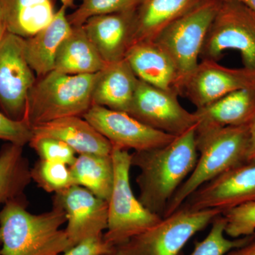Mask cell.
Listing matches in <instances>:
<instances>
[{"mask_svg":"<svg viewBox=\"0 0 255 255\" xmlns=\"http://www.w3.org/2000/svg\"><path fill=\"white\" fill-rule=\"evenodd\" d=\"M138 79L126 59L107 64L97 73L92 94V105L128 113Z\"/></svg>","mask_w":255,"mask_h":255,"instance_id":"obj_20","label":"cell"},{"mask_svg":"<svg viewBox=\"0 0 255 255\" xmlns=\"http://www.w3.org/2000/svg\"><path fill=\"white\" fill-rule=\"evenodd\" d=\"M221 214L219 209L196 211L180 206L147 231L116 246L114 255H179L194 235Z\"/></svg>","mask_w":255,"mask_h":255,"instance_id":"obj_7","label":"cell"},{"mask_svg":"<svg viewBox=\"0 0 255 255\" xmlns=\"http://www.w3.org/2000/svg\"><path fill=\"white\" fill-rule=\"evenodd\" d=\"M255 87V73L246 68H229L211 60H202L183 90L196 109L241 89Z\"/></svg>","mask_w":255,"mask_h":255,"instance_id":"obj_14","label":"cell"},{"mask_svg":"<svg viewBox=\"0 0 255 255\" xmlns=\"http://www.w3.org/2000/svg\"><path fill=\"white\" fill-rule=\"evenodd\" d=\"M125 59L138 80L177 94V73L174 64L155 42H142L133 45L128 50Z\"/></svg>","mask_w":255,"mask_h":255,"instance_id":"obj_21","label":"cell"},{"mask_svg":"<svg viewBox=\"0 0 255 255\" xmlns=\"http://www.w3.org/2000/svg\"><path fill=\"white\" fill-rule=\"evenodd\" d=\"M57 0H0L6 31L26 39L54 17Z\"/></svg>","mask_w":255,"mask_h":255,"instance_id":"obj_22","label":"cell"},{"mask_svg":"<svg viewBox=\"0 0 255 255\" xmlns=\"http://www.w3.org/2000/svg\"><path fill=\"white\" fill-rule=\"evenodd\" d=\"M32 137H53L76 153L112 155L113 145L82 117H69L32 127Z\"/></svg>","mask_w":255,"mask_h":255,"instance_id":"obj_16","label":"cell"},{"mask_svg":"<svg viewBox=\"0 0 255 255\" xmlns=\"http://www.w3.org/2000/svg\"><path fill=\"white\" fill-rule=\"evenodd\" d=\"M201 1L142 0L134 11L130 48L136 43L155 41L167 26Z\"/></svg>","mask_w":255,"mask_h":255,"instance_id":"obj_18","label":"cell"},{"mask_svg":"<svg viewBox=\"0 0 255 255\" xmlns=\"http://www.w3.org/2000/svg\"><path fill=\"white\" fill-rule=\"evenodd\" d=\"M226 223L222 214L219 215L211 223L209 234L202 241L196 242L194 251L189 255H226L231 250L244 246L254 237L255 234L228 239L225 237Z\"/></svg>","mask_w":255,"mask_h":255,"instance_id":"obj_26","label":"cell"},{"mask_svg":"<svg viewBox=\"0 0 255 255\" xmlns=\"http://www.w3.org/2000/svg\"><path fill=\"white\" fill-rule=\"evenodd\" d=\"M142 0H80V4L68 15L73 26H82L92 16L134 10Z\"/></svg>","mask_w":255,"mask_h":255,"instance_id":"obj_28","label":"cell"},{"mask_svg":"<svg viewBox=\"0 0 255 255\" xmlns=\"http://www.w3.org/2000/svg\"><path fill=\"white\" fill-rule=\"evenodd\" d=\"M229 50L239 52L244 68L255 73V12L241 3L221 1L200 58L217 61Z\"/></svg>","mask_w":255,"mask_h":255,"instance_id":"obj_8","label":"cell"},{"mask_svg":"<svg viewBox=\"0 0 255 255\" xmlns=\"http://www.w3.org/2000/svg\"><path fill=\"white\" fill-rule=\"evenodd\" d=\"M26 196L8 201L0 211V255H60L70 249L63 210L41 214L27 211Z\"/></svg>","mask_w":255,"mask_h":255,"instance_id":"obj_2","label":"cell"},{"mask_svg":"<svg viewBox=\"0 0 255 255\" xmlns=\"http://www.w3.org/2000/svg\"><path fill=\"white\" fill-rule=\"evenodd\" d=\"M96 130L122 150H148L169 144L177 136L145 125L130 114L92 105L83 115Z\"/></svg>","mask_w":255,"mask_h":255,"instance_id":"obj_11","label":"cell"},{"mask_svg":"<svg viewBox=\"0 0 255 255\" xmlns=\"http://www.w3.org/2000/svg\"><path fill=\"white\" fill-rule=\"evenodd\" d=\"M220 1H236V2L241 3L255 12V0H220Z\"/></svg>","mask_w":255,"mask_h":255,"instance_id":"obj_35","label":"cell"},{"mask_svg":"<svg viewBox=\"0 0 255 255\" xmlns=\"http://www.w3.org/2000/svg\"><path fill=\"white\" fill-rule=\"evenodd\" d=\"M97 75H68L53 70L37 78L28 94L23 120L32 128L65 117H83L92 105Z\"/></svg>","mask_w":255,"mask_h":255,"instance_id":"obj_4","label":"cell"},{"mask_svg":"<svg viewBox=\"0 0 255 255\" xmlns=\"http://www.w3.org/2000/svg\"><path fill=\"white\" fill-rule=\"evenodd\" d=\"M112 157L114 187L108 202V228L104 238L116 247L155 226L162 217L146 209L132 192L130 183L131 154L113 147Z\"/></svg>","mask_w":255,"mask_h":255,"instance_id":"obj_6","label":"cell"},{"mask_svg":"<svg viewBox=\"0 0 255 255\" xmlns=\"http://www.w3.org/2000/svg\"><path fill=\"white\" fill-rule=\"evenodd\" d=\"M6 32L7 31H6V26H5L4 18H3L2 14L1 12V9H0V42L4 38Z\"/></svg>","mask_w":255,"mask_h":255,"instance_id":"obj_36","label":"cell"},{"mask_svg":"<svg viewBox=\"0 0 255 255\" xmlns=\"http://www.w3.org/2000/svg\"><path fill=\"white\" fill-rule=\"evenodd\" d=\"M255 160V119L249 126V148L248 161Z\"/></svg>","mask_w":255,"mask_h":255,"instance_id":"obj_34","label":"cell"},{"mask_svg":"<svg viewBox=\"0 0 255 255\" xmlns=\"http://www.w3.org/2000/svg\"><path fill=\"white\" fill-rule=\"evenodd\" d=\"M226 255H255V235L244 246L231 250Z\"/></svg>","mask_w":255,"mask_h":255,"instance_id":"obj_33","label":"cell"},{"mask_svg":"<svg viewBox=\"0 0 255 255\" xmlns=\"http://www.w3.org/2000/svg\"><path fill=\"white\" fill-rule=\"evenodd\" d=\"M196 130V126L167 145L131 154V166L140 170L135 180L139 188L137 199L146 209L161 217L195 167L199 157Z\"/></svg>","mask_w":255,"mask_h":255,"instance_id":"obj_1","label":"cell"},{"mask_svg":"<svg viewBox=\"0 0 255 255\" xmlns=\"http://www.w3.org/2000/svg\"><path fill=\"white\" fill-rule=\"evenodd\" d=\"M31 148L40 159L71 166L76 159V152L65 142L53 137H31Z\"/></svg>","mask_w":255,"mask_h":255,"instance_id":"obj_30","label":"cell"},{"mask_svg":"<svg viewBox=\"0 0 255 255\" xmlns=\"http://www.w3.org/2000/svg\"><path fill=\"white\" fill-rule=\"evenodd\" d=\"M115 246L107 243L104 234L84 240L60 255H114Z\"/></svg>","mask_w":255,"mask_h":255,"instance_id":"obj_32","label":"cell"},{"mask_svg":"<svg viewBox=\"0 0 255 255\" xmlns=\"http://www.w3.org/2000/svg\"><path fill=\"white\" fill-rule=\"evenodd\" d=\"M221 2L220 0H202L171 23L154 41L174 64L179 96H182L186 83L199 64L206 35Z\"/></svg>","mask_w":255,"mask_h":255,"instance_id":"obj_5","label":"cell"},{"mask_svg":"<svg viewBox=\"0 0 255 255\" xmlns=\"http://www.w3.org/2000/svg\"><path fill=\"white\" fill-rule=\"evenodd\" d=\"M253 201H255V160L246 161L203 184L182 206L196 211L219 209L223 212Z\"/></svg>","mask_w":255,"mask_h":255,"instance_id":"obj_12","label":"cell"},{"mask_svg":"<svg viewBox=\"0 0 255 255\" xmlns=\"http://www.w3.org/2000/svg\"><path fill=\"white\" fill-rule=\"evenodd\" d=\"M69 167L74 184L85 187L97 197L109 202L114 181L112 155H79Z\"/></svg>","mask_w":255,"mask_h":255,"instance_id":"obj_24","label":"cell"},{"mask_svg":"<svg viewBox=\"0 0 255 255\" xmlns=\"http://www.w3.org/2000/svg\"><path fill=\"white\" fill-rule=\"evenodd\" d=\"M135 9L92 16L82 25L106 63L125 59L130 46Z\"/></svg>","mask_w":255,"mask_h":255,"instance_id":"obj_15","label":"cell"},{"mask_svg":"<svg viewBox=\"0 0 255 255\" xmlns=\"http://www.w3.org/2000/svg\"><path fill=\"white\" fill-rule=\"evenodd\" d=\"M31 180L47 193H58L74 185L70 167L39 159L31 168Z\"/></svg>","mask_w":255,"mask_h":255,"instance_id":"obj_27","label":"cell"},{"mask_svg":"<svg viewBox=\"0 0 255 255\" xmlns=\"http://www.w3.org/2000/svg\"><path fill=\"white\" fill-rule=\"evenodd\" d=\"M31 137V128L24 120H11L0 112V140L23 147Z\"/></svg>","mask_w":255,"mask_h":255,"instance_id":"obj_31","label":"cell"},{"mask_svg":"<svg viewBox=\"0 0 255 255\" xmlns=\"http://www.w3.org/2000/svg\"><path fill=\"white\" fill-rule=\"evenodd\" d=\"M197 162L169 201L162 217L177 211L203 184L248 161L249 126L196 129Z\"/></svg>","mask_w":255,"mask_h":255,"instance_id":"obj_3","label":"cell"},{"mask_svg":"<svg viewBox=\"0 0 255 255\" xmlns=\"http://www.w3.org/2000/svg\"><path fill=\"white\" fill-rule=\"evenodd\" d=\"M25 53V39L6 32L0 42V112L23 121L28 94L36 81Z\"/></svg>","mask_w":255,"mask_h":255,"instance_id":"obj_9","label":"cell"},{"mask_svg":"<svg viewBox=\"0 0 255 255\" xmlns=\"http://www.w3.org/2000/svg\"><path fill=\"white\" fill-rule=\"evenodd\" d=\"M76 1L77 0H61V2L66 3V4L69 5L70 7H72Z\"/></svg>","mask_w":255,"mask_h":255,"instance_id":"obj_37","label":"cell"},{"mask_svg":"<svg viewBox=\"0 0 255 255\" xmlns=\"http://www.w3.org/2000/svg\"><path fill=\"white\" fill-rule=\"evenodd\" d=\"M107 65L83 26H73L57 53L54 70L68 75H89L99 73Z\"/></svg>","mask_w":255,"mask_h":255,"instance_id":"obj_23","label":"cell"},{"mask_svg":"<svg viewBox=\"0 0 255 255\" xmlns=\"http://www.w3.org/2000/svg\"><path fill=\"white\" fill-rule=\"evenodd\" d=\"M53 206L65 212V231L71 248L87 238L103 234L108 228V202L85 187L74 184L55 193Z\"/></svg>","mask_w":255,"mask_h":255,"instance_id":"obj_13","label":"cell"},{"mask_svg":"<svg viewBox=\"0 0 255 255\" xmlns=\"http://www.w3.org/2000/svg\"><path fill=\"white\" fill-rule=\"evenodd\" d=\"M23 147L6 142L0 150V204L25 196L31 182V167Z\"/></svg>","mask_w":255,"mask_h":255,"instance_id":"obj_25","label":"cell"},{"mask_svg":"<svg viewBox=\"0 0 255 255\" xmlns=\"http://www.w3.org/2000/svg\"><path fill=\"white\" fill-rule=\"evenodd\" d=\"M194 113L199 130L250 126L255 119V87L231 92Z\"/></svg>","mask_w":255,"mask_h":255,"instance_id":"obj_19","label":"cell"},{"mask_svg":"<svg viewBox=\"0 0 255 255\" xmlns=\"http://www.w3.org/2000/svg\"><path fill=\"white\" fill-rule=\"evenodd\" d=\"M69 8L68 4L62 2L51 21L34 36L25 39L26 60L36 78L54 70L58 50L73 29L68 17Z\"/></svg>","mask_w":255,"mask_h":255,"instance_id":"obj_17","label":"cell"},{"mask_svg":"<svg viewBox=\"0 0 255 255\" xmlns=\"http://www.w3.org/2000/svg\"><path fill=\"white\" fill-rule=\"evenodd\" d=\"M225 234L232 238L255 234V201L223 211Z\"/></svg>","mask_w":255,"mask_h":255,"instance_id":"obj_29","label":"cell"},{"mask_svg":"<svg viewBox=\"0 0 255 255\" xmlns=\"http://www.w3.org/2000/svg\"><path fill=\"white\" fill-rule=\"evenodd\" d=\"M178 96L138 80L128 114L152 128L178 136L197 124L195 114L180 105Z\"/></svg>","mask_w":255,"mask_h":255,"instance_id":"obj_10","label":"cell"}]
</instances>
